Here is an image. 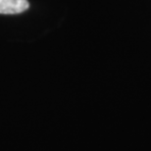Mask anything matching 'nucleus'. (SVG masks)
Segmentation results:
<instances>
[{
  "label": "nucleus",
  "instance_id": "1",
  "mask_svg": "<svg viewBox=\"0 0 151 151\" xmlns=\"http://www.w3.org/2000/svg\"><path fill=\"white\" fill-rule=\"evenodd\" d=\"M29 7L28 0H0V14H20Z\"/></svg>",
  "mask_w": 151,
  "mask_h": 151
}]
</instances>
